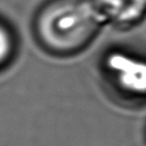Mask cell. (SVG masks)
I'll return each mask as SVG.
<instances>
[{
  "label": "cell",
  "mask_w": 146,
  "mask_h": 146,
  "mask_svg": "<svg viewBox=\"0 0 146 146\" xmlns=\"http://www.w3.org/2000/svg\"><path fill=\"white\" fill-rule=\"evenodd\" d=\"M94 14L81 3H63L52 7L42 17L41 33L56 48H73L91 34Z\"/></svg>",
  "instance_id": "obj_1"
},
{
  "label": "cell",
  "mask_w": 146,
  "mask_h": 146,
  "mask_svg": "<svg viewBox=\"0 0 146 146\" xmlns=\"http://www.w3.org/2000/svg\"><path fill=\"white\" fill-rule=\"evenodd\" d=\"M105 67L114 84L135 97H146V59L122 51L111 52Z\"/></svg>",
  "instance_id": "obj_2"
},
{
  "label": "cell",
  "mask_w": 146,
  "mask_h": 146,
  "mask_svg": "<svg viewBox=\"0 0 146 146\" xmlns=\"http://www.w3.org/2000/svg\"><path fill=\"white\" fill-rule=\"evenodd\" d=\"M14 50V41L10 32L0 24V65H2L10 56Z\"/></svg>",
  "instance_id": "obj_3"
}]
</instances>
